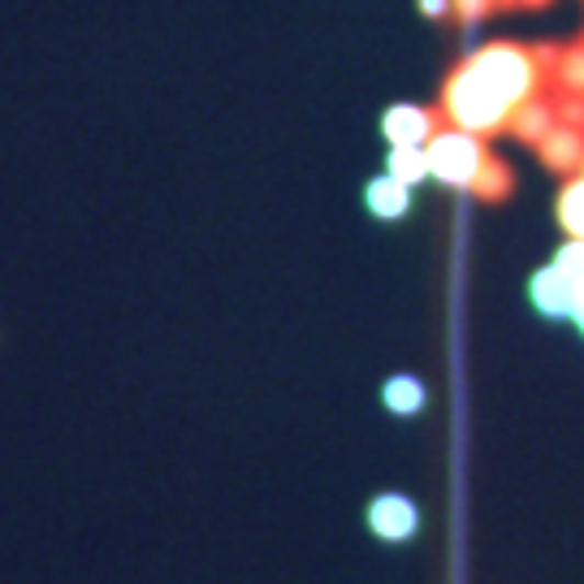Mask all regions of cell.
I'll return each mask as SVG.
<instances>
[{"label": "cell", "instance_id": "12", "mask_svg": "<svg viewBox=\"0 0 584 584\" xmlns=\"http://www.w3.org/2000/svg\"><path fill=\"white\" fill-rule=\"evenodd\" d=\"M385 173L398 178V182H407V187L425 182V178H429V156H425V147H394L390 160H385Z\"/></svg>", "mask_w": 584, "mask_h": 584}, {"label": "cell", "instance_id": "13", "mask_svg": "<svg viewBox=\"0 0 584 584\" xmlns=\"http://www.w3.org/2000/svg\"><path fill=\"white\" fill-rule=\"evenodd\" d=\"M385 407L398 412V416L420 412V407H425V385H420L416 377H394V381H385Z\"/></svg>", "mask_w": 584, "mask_h": 584}, {"label": "cell", "instance_id": "4", "mask_svg": "<svg viewBox=\"0 0 584 584\" xmlns=\"http://www.w3.org/2000/svg\"><path fill=\"white\" fill-rule=\"evenodd\" d=\"M537 160L550 169V173H559V178H576L584 169V131L581 126H554L541 144H537Z\"/></svg>", "mask_w": 584, "mask_h": 584}, {"label": "cell", "instance_id": "18", "mask_svg": "<svg viewBox=\"0 0 584 584\" xmlns=\"http://www.w3.org/2000/svg\"><path fill=\"white\" fill-rule=\"evenodd\" d=\"M546 4H554V0H507V9H546Z\"/></svg>", "mask_w": 584, "mask_h": 584}, {"label": "cell", "instance_id": "10", "mask_svg": "<svg viewBox=\"0 0 584 584\" xmlns=\"http://www.w3.org/2000/svg\"><path fill=\"white\" fill-rule=\"evenodd\" d=\"M546 91H568V96H584V35L559 48V66L550 74Z\"/></svg>", "mask_w": 584, "mask_h": 584}, {"label": "cell", "instance_id": "5", "mask_svg": "<svg viewBox=\"0 0 584 584\" xmlns=\"http://www.w3.org/2000/svg\"><path fill=\"white\" fill-rule=\"evenodd\" d=\"M368 528L381 537V541H407L416 528H420V512L416 503L398 498V494H385V498H372L368 507Z\"/></svg>", "mask_w": 584, "mask_h": 584}, {"label": "cell", "instance_id": "6", "mask_svg": "<svg viewBox=\"0 0 584 584\" xmlns=\"http://www.w3.org/2000/svg\"><path fill=\"white\" fill-rule=\"evenodd\" d=\"M559 126V113H554V96L550 91H541V96H532V100H524L519 109H515L512 126H507V135L519 139V144L537 147L550 131Z\"/></svg>", "mask_w": 584, "mask_h": 584}, {"label": "cell", "instance_id": "3", "mask_svg": "<svg viewBox=\"0 0 584 584\" xmlns=\"http://www.w3.org/2000/svg\"><path fill=\"white\" fill-rule=\"evenodd\" d=\"M441 131L438 109H420V104H394L381 117V135L390 147H425Z\"/></svg>", "mask_w": 584, "mask_h": 584}, {"label": "cell", "instance_id": "2", "mask_svg": "<svg viewBox=\"0 0 584 584\" xmlns=\"http://www.w3.org/2000/svg\"><path fill=\"white\" fill-rule=\"evenodd\" d=\"M425 156H429V178H438L446 187H459L468 191L490 156V144L476 139V135H463L454 126H441L438 135L425 144Z\"/></svg>", "mask_w": 584, "mask_h": 584}, {"label": "cell", "instance_id": "1", "mask_svg": "<svg viewBox=\"0 0 584 584\" xmlns=\"http://www.w3.org/2000/svg\"><path fill=\"white\" fill-rule=\"evenodd\" d=\"M541 91L546 74L532 57V44L494 40L446 70L434 109L441 113V126H454L490 144L494 135H507L515 109Z\"/></svg>", "mask_w": 584, "mask_h": 584}, {"label": "cell", "instance_id": "7", "mask_svg": "<svg viewBox=\"0 0 584 584\" xmlns=\"http://www.w3.org/2000/svg\"><path fill=\"white\" fill-rule=\"evenodd\" d=\"M528 291H532V303H537V312H541V316H572V312H576V303L584 299V291H576V287H572V282H568L554 265H550V269H541V273L532 278V287H528Z\"/></svg>", "mask_w": 584, "mask_h": 584}, {"label": "cell", "instance_id": "15", "mask_svg": "<svg viewBox=\"0 0 584 584\" xmlns=\"http://www.w3.org/2000/svg\"><path fill=\"white\" fill-rule=\"evenodd\" d=\"M554 269H559L576 291H584V238H572V243L554 256Z\"/></svg>", "mask_w": 584, "mask_h": 584}, {"label": "cell", "instance_id": "17", "mask_svg": "<svg viewBox=\"0 0 584 584\" xmlns=\"http://www.w3.org/2000/svg\"><path fill=\"white\" fill-rule=\"evenodd\" d=\"M420 13L434 18V22H438V18H450V0H420Z\"/></svg>", "mask_w": 584, "mask_h": 584}, {"label": "cell", "instance_id": "14", "mask_svg": "<svg viewBox=\"0 0 584 584\" xmlns=\"http://www.w3.org/2000/svg\"><path fill=\"white\" fill-rule=\"evenodd\" d=\"M503 9H507V0H450V18H454V22H463V26L485 22V18L503 13Z\"/></svg>", "mask_w": 584, "mask_h": 584}, {"label": "cell", "instance_id": "19", "mask_svg": "<svg viewBox=\"0 0 584 584\" xmlns=\"http://www.w3.org/2000/svg\"><path fill=\"white\" fill-rule=\"evenodd\" d=\"M572 316H576V325H581V334H584V299L576 303V312H572Z\"/></svg>", "mask_w": 584, "mask_h": 584}, {"label": "cell", "instance_id": "9", "mask_svg": "<svg viewBox=\"0 0 584 584\" xmlns=\"http://www.w3.org/2000/svg\"><path fill=\"white\" fill-rule=\"evenodd\" d=\"M407 204H412V187L407 182H398V178H377V182H368V209L377 213V217L385 221H398L407 213Z\"/></svg>", "mask_w": 584, "mask_h": 584}, {"label": "cell", "instance_id": "20", "mask_svg": "<svg viewBox=\"0 0 584 584\" xmlns=\"http://www.w3.org/2000/svg\"><path fill=\"white\" fill-rule=\"evenodd\" d=\"M581 178H584V169H581Z\"/></svg>", "mask_w": 584, "mask_h": 584}, {"label": "cell", "instance_id": "16", "mask_svg": "<svg viewBox=\"0 0 584 584\" xmlns=\"http://www.w3.org/2000/svg\"><path fill=\"white\" fill-rule=\"evenodd\" d=\"M554 96V113L563 126H581L584 131V96H568V91H550Z\"/></svg>", "mask_w": 584, "mask_h": 584}, {"label": "cell", "instance_id": "11", "mask_svg": "<svg viewBox=\"0 0 584 584\" xmlns=\"http://www.w3.org/2000/svg\"><path fill=\"white\" fill-rule=\"evenodd\" d=\"M554 217L559 225L572 234V238H584V178H568V187L559 191V204H554Z\"/></svg>", "mask_w": 584, "mask_h": 584}, {"label": "cell", "instance_id": "8", "mask_svg": "<svg viewBox=\"0 0 584 584\" xmlns=\"http://www.w3.org/2000/svg\"><path fill=\"white\" fill-rule=\"evenodd\" d=\"M476 200H485V204H503V200H512L515 191V169L503 160V156H485V165H481V173H476V182L468 187Z\"/></svg>", "mask_w": 584, "mask_h": 584}]
</instances>
